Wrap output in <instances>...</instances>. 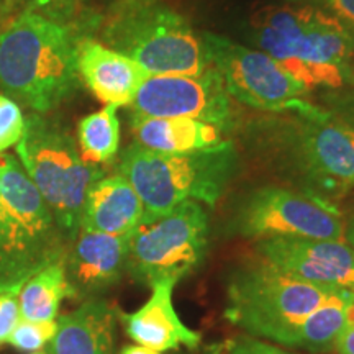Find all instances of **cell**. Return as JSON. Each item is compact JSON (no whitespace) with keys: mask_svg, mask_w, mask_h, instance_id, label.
<instances>
[{"mask_svg":"<svg viewBox=\"0 0 354 354\" xmlns=\"http://www.w3.org/2000/svg\"><path fill=\"white\" fill-rule=\"evenodd\" d=\"M279 115L256 128L269 162L299 192L335 205L354 187V127L320 107Z\"/></svg>","mask_w":354,"mask_h":354,"instance_id":"cell-1","label":"cell"},{"mask_svg":"<svg viewBox=\"0 0 354 354\" xmlns=\"http://www.w3.org/2000/svg\"><path fill=\"white\" fill-rule=\"evenodd\" d=\"M76 44L69 26L26 8L0 28V88L35 113H48L76 91Z\"/></svg>","mask_w":354,"mask_h":354,"instance_id":"cell-2","label":"cell"},{"mask_svg":"<svg viewBox=\"0 0 354 354\" xmlns=\"http://www.w3.org/2000/svg\"><path fill=\"white\" fill-rule=\"evenodd\" d=\"M250 28L259 50L308 91L348 81L354 37L320 8L268 6L254 13Z\"/></svg>","mask_w":354,"mask_h":354,"instance_id":"cell-3","label":"cell"},{"mask_svg":"<svg viewBox=\"0 0 354 354\" xmlns=\"http://www.w3.org/2000/svg\"><path fill=\"white\" fill-rule=\"evenodd\" d=\"M69 243L19 158L0 154V294L66 261Z\"/></svg>","mask_w":354,"mask_h":354,"instance_id":"cell-4","label":"cell"},{"mask_svg":"<svg viewBox=\"0 0 354 354\" xmlns=\"http://www.w3.org/2000/svg\"><path fill=\"white\" fill-rule=\"evenodd\" d=\"M240 167L232 141L192 153H158L133 143L120 158V174L136 190L143 218H156L185 201L215 207Z\"/></svg>","mask_w":354,"mask_h":354,"instance_id":"cell-5","label":"cell"},{"mask_svg":"<svg viewBox=\"0 0 354 354\" xmlns=\"http://www.w3.org/2000/svg\"><path fill=\"white\" fill-rule=\"evenodd\" d=\"M100 43L151 76H197L212 66L202 35L162 0H115L102 21Z\"/></svg>","mask_w":354,"mask_h":354,"instance_id":"cell-6","label":"cell"},{"mask_svg":"<svg viewBox=\"0 0 354 354\" xmlns=\"http://www.w3.org/2000/svg\"><path fill=\"white\" fill-rule=\"evenodd\" d=\"M43 115H28L17 158L71 245L81 230L87 190L104 176V167L87 165L69 131Z\"/></svg>","mask_w":354,"mask_h":354,"instance_id":"cell-7","label":"cell"},{"mask_svg":"<svg viewBox=\"0 0 354 354\" xmlns=\"http://www.w3.org/2000/svg\"><path fill=\"white\" fill-rule=\"evenodd\" d=\"M335 290L292 277L259 258L230 277L225 317L246 333L290 348L305 318Z\"/></svg>","mask_w":354,"mask_h":354,"instance_id":"cell-8","label":"cell"},{"mask_svg":"<svg viewBox=\"0 0 354 354\" xmlns=\"http://www.w3.org/2000/svg\"><path fill=\"white\" fill-rule=\"evenodd\" d=\"M209 250V214L185 201L156 218H143L131 233L127 272L141 284L180 279L194 272Z\"/></svg>","mask_w":354,"mask_h":354,"instance_id":"cell-9","label":"cell"},{"mask_svg":"<svg viewBox=\"0 0 354 354\" xmlns=\"http://www.w3.org/2000/svg\"><path fill=\"white\" fill-rule=\"evenodd\" d=\"M202 41L232 99L271 113H307L317 107L305 100L308 88L264 51L209 32Z\"/></svg>","mask_w":354,"mask_h":354,"instance_id":"cell-10","label":"cell"},{"mask_svg":"<svg viewBox=\"0 0 354 354\" xmlns=\"http://www.w3.org/2000/svg\"><path fill=\"white\" fill-rule=\"evenodd\" d=\"M343 216L333 203L276 185L250 192L234 209L230 232L243 238L344 240Z\"/></svg>","mask_w":354,"mask_h":354,"instance_id":"cell-11","label":"cell"},{"mask_svg":"<svg viewBox=\"0 0 354 354\" xmlns=\"http://www.w3.org/2000/svg\"><path fill=\"white\" fill-rule=\"evenodd\" d=\"M130 107L135 117L196 118L225 131L234 125L232 97L214 66L197 76L154 74L146 77Z\"/></svg>","mask_w":354,"mask_h":354,"instance_id":"cell-12","label":"cell"},{"mask_svg":"<svg viewBox=\"0 0 354 354\" xmlns=\"http://www.w3.org/2000/svg\"><path fill=\"white\" fill-rule=\"evenodd\" d=\"M256 253L308 284L354 292V248L346 240L274 238L259 241Z\"/></svg>","mask_w":354,"mask_h":354,"instance_id":"cell-13","label":"cell"},{"mask_svg":"<svg viewBox=\"0 0 354 354\" xmlns=\"http://www.w3.org/2000/svg\"><path fill=\"white\" fill-rule=\"evenodd\" d=\"M130 236L81 232L66 256V274L77 297H94L118 284L127 271Z\"/></svg>","mask_w":354,"mask_h":354,"instance_id":"cell-14","label":"cell"},{"mask_svg":"<svg viewBox=\"0 0 354 354\" xmlns=\"http://www.w3.org/2000/svg\"><path fill=\"white\" fill-rule=\"evenodd\" d=\"M76 64L79 77L102 104L131 105L148 74L138 63L97 39H77Z\"/></svg>","mask_w":354,"mask_h":354,"instance_id":"cell-15","label":"cell"},{"mask_svg":"<svg viewBox=\"0 0 354 354\" xmlns=\"http://www.w3.org/2000/svg\"><path fill=\"white\" fill-rule=\"evenodd\" d=\"M176 284L174 279L154 282L151 297L143 307L123 315L127 335L136 344L159 353L180 346L197 348L201 344L202 335L190 330L177 315L172 302Z\"/></svg>","mask_w":354,"mask_h":354,"instance_id":"cell-16","label":"cell"},{"mask_svg":"<svg viewBox=\"0 0 354 354\" xmlns=\"http://www.w3.org/2000/svg\"><path fill=\"white\" fill-rule=\"evenodd\" d=\"M145 216L143 202L122 174L102 176L87 190L79 232L125 236Z\"/></svg>","mask_w":354,"mask_h":354,"instance_id":"cell-17","label":"cell"},{"mask_svg":"<svg viewBox=\"0 0 354 354\" xmlns=\"http://www.w3.org/2000/svg\"><path fill=\"white\" fill-rule=\"evenodd\" d=\"M115 310L105 300L91 299L57 320L48 354H112Z\"/></svg>","mask_w":354,"mask_h":354,"instance_id":"cell-18","label":"cell"},{"mask_svg":"<svg viewBox=\"0 0 354 354\" xmlns=\"http://www.w3.org/2000/svg\"><path fill=\"white\" fill-rule=\"evenodd\" d=\"M136 145L158 153H192L225 143L220 127L196 118H153L131 115Z\"/></svg>","mask_w":354,"mask_h":354,"instance_id":"cell-19","label":"cell"},{"mask_svg":"<svg viewBox=\"0 0 354 354\" xmlns=\"http://www.w3.org/2000/svg\"><path fill=\"white\" fill-rule=\"evenodd\" d=\"M76 299L64 261L55 263L30 279L19 292L20 315L26 320H55L64 299Z\"/></svg>","mask_w":354,"mask_h":354,"instance_id":"cell-20","label":"cell"},{"mask_svg":"<svg viewBox=\"0 0 354 354\" xmlns=\"http://www.w3.org/2000/svg\"><path fill=\"white\" fill-rule=\"evenodd\" d=\"M353 299L354 292L335 290L320 307L305 318L292 339L290 348H300L310 353L331 351L344 326L346 305Z\"/></svg>","mask_w":354,"mask_h":354,"instance_id":"cell-21","label":"cell"},{"mask_svg":"<svg viewBox=\"0 0 354 354\" xmlns=\"http://www.w3.org/2000/svg\"><path fill=\"white\" fill-rule=\"evenodd\" d=\"M77 148L87 165L104 167L113 162L120 149V120L117 107L105 105L79 120Z\"/></svg>","mask_w":354,"mask_h":354,"instance_id":"cell-22","label":"cell"},{"mask_svg":"<svg viewBox=\"0 0 354 354\" xmlns=\"http://www.w3.org/2000/svg\"><path fill=\"white\" fill-rule=\"evenodd\" d=\"M56 330V320L35 322L26 320V318H20L7 343H10L13 348L20 349V351H41V349L46 346V344H50L51 339L55 338Z\"/></svg>","mask_w":354,"mask_h":354,"instance_id":"cell-23","label":"cell"},{"mask_svg":"<svg viewBox=\"0 0 354 354\" xmlns=\"http://www.w3.org/2000/svg\"><path fill=\"white\" fill-rule=\"evenodd\" d=\"M25 127L26 120L20 105L10 97L0 94V154L20 143Z\"/></svg>","mask_w":354,"mask_h":354,"instance_id":"cell-24","label":"cell"},{"mask_svg":"<svg viewBox=\"0 0 354 354\" xmlns=\"http://www.w3.org/2000/svg\"><path fill=\"white\" fill-rule=\"evenodd\" d=\"M82 0H26V7L44 19L69 26L81 13Z\"/></svg>","mask_w":354,"mask_h":354,"instance_id":"cell-25","label":"cell"},{"mask_svg":"<svg viewBox=\"0 0 354 354\" xmlns=\"http://www.w3.org/2000/svg\"><path fill=\"white\" fill-rule=\"evenodd\" d=\"M20 318L19 292H2L0 294V344L8 342Z\"/></svg>","mask_w":354,"mask_h":354,"instance_id":"cell-26","label":"cell"},{"mask_svg":"<svg viewBox=\"0 0 354 354\" xmlns=\"http://www.w3.org/2000/svg\"><path fill=\"white\" fill-rule=\"evenodd\" d=\"M227 354H292L254 336H238L228 343Z\"/></svg>","mask_w":354,"mask_h":354,"instance_id":"cell-27","label":"cell"},{"mask_svg":"<svg viewBox=\"0 0 354 354\" xmlns=\"http://www.w3.org/2000/svg\"><path fill=\"white\" fill-rule=\"evenodd\" d=\"M325 13L343 25L354 37V0H318Z\"/></svg>","mask_w":354,"mask_h":354,"instance_id":"cell-28","label":"cell"},{"mask_svg":"<svg viewBox=\"0 0 354 354\" xmlns=\"http://www.w3.org/2000/svg\"><path fill=\"white\" fill-rule=\"evenodd\" d=\"M333 349L338 354H354V299L346 305L344 326L336 338Z\"/></svg>","mask_w":354,"mask_h":354,"instance_id":"cell-29","label":"cell"},{"mask_svg":"<svg viewBox=\"0 0 354 354\" xmlns=\"http://www.w3.org/2000/svg\"><path fill=\"white\" fill-rule=\"evenodd\" d=\"M26 0H0V24L15 19V12L26 10Z\"/></svg>","mask_w":354,"mask_h":354,"instance_id":"cell-30","label":"cell"},{"mask_svg":"<svg viewBox=\"0 0 354 354\" xmlns=\"http://www.w3.org/2000/svg\"><path fill=\"white\" fill-rule=\"evenodd\" d=\"M120 354H161V353L154 351V349L140 346V344H133V346L123 348Z\"/></svg>","mask_w":354,"mask_h":354,"instance_id":"cell-31","label":"cell"},{"mask_svg":"<svg viewBox=\"0 0 354 354\" xmlns=\"http://www.w3.org/2000/svg\"><path fill=\"white\" fill-rule=\"evenodd\" d=\"M344 240L354 248V216L348 220L346 228H344Z\"/></svg>","mask_w":354,"mask_h":354,"instance_id":"cell-32","label":"cell"},{"mask_svg":"<svg viewBox=\"0 0 354 354\" xmlns=\"http://www.w3.org/2000/svg\"><path fill=\"white\" fill-rule=\"evenodd\" d=\"M351 117H354V110L351 112ZM342 118H344V117H342ZM344 120H346L349 125H353L354 127V118H344Z\"/></svg>","mask_w":354,"mask_h":354,"instance_id":"cell-33","label":"cell"},{"mask_svg":"<svg viewBox=\"0 0 354 354\" xmlns=\"http://www.w3.org/2000/svg\"><path fill=\"white\" fill-rule=\"evenodd\" d=\"M348 81L353 84L354 86V69H351V73H349V76H348Z\"/></svg>","mask_w":354,"mask_h":354,"instance_id":"cell-34","label":"cell"},{"mask_svg":"<svg viewBox=\"0 0 354 354\" xmlns=\"http://www.w3.org/2000/svg\"><path fill=\"white\" fill-rule=\"evenodd\" d=\"M30 354H48V353L43 351V349H41V351H35V353H30Z\"/></svg>","mask_w":354,"mask_h":354,"instance_id":"cell-35","label":"cell"},{"mask_svg":"<svg viewBox=\"0 0 354 354\" xmlns=\"http://www.w3.org/2000/svg\"><path fill=\"white\" fill-rule=\"evenodd\" d=\"M292 2H294V0H292Z\"/></svg>","mask_w":354,"mask_h":354,"instance_id":"cell-36","label":"cell"}]
</instances>
